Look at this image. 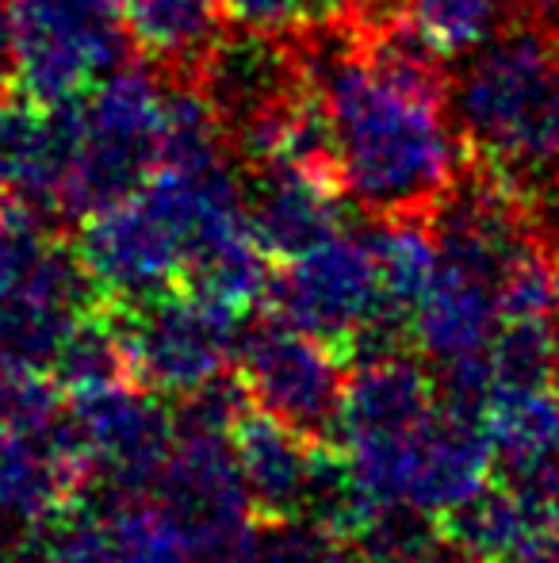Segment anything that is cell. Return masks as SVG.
<instances>
[{
    "mask_svg": "<svg viewBox=\"0 0 559 563\" xmlns=\"http://www.w3.org/2000/svg\"><path fill=\"white\" fill-rule=\"evenodd\" d=\"M337 46L311 54L349 200L388 216H437L468 165L448 108L445 58L406 12L334 23Z\"/></svg>",
    "mask_w": 559,
    "mask_h": 563,
    "instance_id": "cell-1",
    "label": "cell"
},
{
    "mask_svg": "<svg viewBox=\"0 0 559 563\" xmlns=\"http://www.w3.org/2000/svg\"><path fill=\"white\" fill-rule=\"evenodd\" d=\"M468 162L529 196L559 177V38L517 20L479 46L456 89Z\"/></svg>",
    "mask_w": 559,
    "mask_h": 563,
    "instance_id": "cell-2",
    "label": "cell"
},
{
    "mask_svg": "<svg viewBox=\"0 0 559 563\" xmlns=\"http://www.w3.org/2000/svg\"><path fill=\"white\" fill-rule=\"evenodd\" d=\"M165 77L120 66L77 100V150L58 196L62 219H89L138 196L161 169Z\"/></svg>",
    "mask_w": 559,
    "mask_h": 563,
    "instance_id": "cell-3",
    "label": "cell"
},
{
    "mask_svg": "<svg viewBox=\"0 0 559 563\" xmlns=\"http://www.w3.org/2000/svg\"><path fill=\"white\" fill-rule=\"evenodd\" d=\"M440 410L437 379L403 353L360 356L345 379L334 445L357 490L380 510H406V475L422 430Z\"/></svg>",
    "mask_w": 559,
    "mask_h": 563,
    "instance_id": "cell-4",
    "label": "cell"
},
{
    "mask_svg": "<svg viewBox=\"0 0 559 563\" xmlns=\"http://www.w3.org/2000/svg\"><path fill=\"white\" fill-rule=\"evenodd\" d=\"M127 46L123 0H15V89L43 108L85 100Z\"/></svg>",
    "mask_w": 559,
    "mask_h": 563,
    "instance_id": "cell-5",
    "label": "cell"
},
{
    "mask_svg": "<svg viewBox=\"0 0 559 563\" xmlns=\"http://www.w3.org/2000/svg\"><path fill=\"white\" fill-rule=\"evenodd\" d=\"M115 307V303H112ZM127 327L131 376L154 395H185L226 376L238 361L242 314L172 288L138 307H120Z\"/></svg>",
    "mask_w": 559,
    "mask_h": 563,
    "instance_id": "cell-6",
    "label": "cell"
},
{
    "mask_svg": "<svg viewBox=\"0 0 559 563\" xmlns=\"http://www.w3.org/2000/svg\"><path fill=\"white\" fill-rule=\"evenodd\" d=\"M238 379L254 407L311 441H334L345 395V353L329 341L272 319L242 330Z\"/></svg>",
    "mask_w": 559,
    "mask_h": 563,
    "instance_id": "cell-7",
    "label": "cell"
},
{
    "mask_svg": "<svg viewBox=\"0 0 559 563\" xmlns=\"http://www.w3.org/2000/svg\"><path fill=\"white\" fill-rule=\"evenodd\" d=\"M269 314L295 330L329 341L345 356H357L376 322V265L365 238L337 234L280 261L269 284Z\"/></svg>",
    "mask_w": 559,
    "mask_h": 563,
    "instance_id": "cell-8",
    "label": "cell"
},
{
    "mask_svg": "<svg viewBox=\"0 0 559 563\" xmlns=\"http://www.w3.org/2000/svg\"><path fill=\"white\" fill-rule=\"evenodd\" d=\"M154 498L177 518L208 563L231 560L261 521L226 433L177 430Z\"/></svg>",
    "mask_w": 559,
    "mask_h": 563,
    "instance_id": "cell-9",
    "label": "cell"
},
{
    "mask_svg": "<svg viewBox=\"0 0 559 563\" xmlns=\"http://www.w3.org/2000/svg\"><path fill=\"white\" fill-rule=\"evenodd\" d=\"M74 250L104 303L138 307L180 288V238L146 192L81 219Z\"/></svg>",
    "mask_w": 559,
    "mask_h": 563,
    "instance_id": "cell-10",
    "label": "cell"
},
{
    "mask_svg": "<svg viewBox=\"0 0 559 563\" xmlns=\"http://www.w3.org/2000/svg\"><path fill=\"white\" fill-rule=\"evenodd\" d=\"M69 402V418L97 464V483L112 495V503L154 495L177 441V422L157 395L138 384H115L74 395Z\"/></svg>",
    "mask_w": 559,
    "mask_h": 563,
    "instance_id": "cell-11",
    "label": "cell"
},
{
    "mask_svg": "<svg viewBox=\"0 0 559 563\" xmlns=\"http://www.w3.org/2000/svg\"><path fill=\"white\" fill-rule=\"evenodd\" d=\"M246 211L272 261H291L345 234L349 188L337 165H269L249 169Z\"/></svg>",
    "mask_w": 559,
    "mask_h": 563,
    "instance_id": "cell-12",
    "label": "cell"
},
{
    "mask_svg": "<svg viewBox=\"0 0 559 563\" xmlns=\"http://www.w3.org/2000/svg\"><path fill=\"white\" fill-rule=\"evenodd\" d=\"M77 150V104L43 108L20 89L0 97V192L58 216Z\"/></svg>",
    "mask_w": 559,
    "mask_h": 563,
    "instance_id": "cell-13",
    "label": "cell"
},
{
    "mask_svg": "<svg viewBox=\"0 0 559 563\" xmlns=\"http://www.w3.org/2000/svg\"><path fill=\"white\" fill-rule=\"evenodd\" d=\"M234 460L254 498L261 521H303L311 503L314 475H318L322 449L334 441H311L306 433L283 426L249 402L231 430Z\"/></svg>",
    "mask_w": 559,
    "mask_h": 563,
    "instance_id": "cell-14",
    "label": "cell"
},
{
    "mask_svg": "<svg viewBox=\"0 0 559 563\" xmlns=\"http://www.w3.org/2000/svg\"><path fill=\"white\" fill-rule=\"evenodd\" d=\"M494 472H499V456H494L479 418L456 415L440 402V410L414 445L403 503L406 510L433 526L456 506L471 503L479 490L491 487Z\"/></svg>",
    "mask_w": 559,
    "mask_h": 563,
    "instance_id": "cell-15",
    "label": "cell"
},
{
    "mask_svg": "<svg viewBox=\"0 0 559 563\" xmlns=\"http://www.w3.org/2000/svg\"><path fill=\"white\" fill-rule=\"evenodd\" d=\"M433 533L460 563H522L552 537L537 490L517 479H494L471 503L433 521Z\"/></svg>",
    "mask_w": 559,
    "mask_h": 563,
    "instance_id": "cell-16",
    "label": "cell"
},
{
    "mask_svg": "<svg viewBox=\"0 0 559 563\" xmlns=\"http://www.w3.org/2000/svg\"><path fill=\"white\" fill-rule=\"evenodd\" d=\"M499 330V280L440 253V268L411 319V345L429 361L483 353Z\"/></svg>",
    "mask_w": 559,
    "mask_h": 563,
    "instance_id": "cell-17",
    "label": "cell"
},
{
    "mask_svg": "<svg viewBox=\"0 0 559 563\" xmlns=\"http://www.w3.org/2000/svg\"><path fill=\"white\" fill-rule=\"evenodd\" d=\"M131 46L165 81L200 85L226 38L223 0H123Z\"/></svg>",
    "mask_w": 559,
    "mask_h": 563,
    "instance_id": "cell-18",
    "label": "cell"
},
{
    "mask_svg": "<svg viewBox=\"0 0 559 563\" xmlns=\"http://www.w3.org/2000/svg\"><path fill=\"white\" fill-rule=\"evenodd\" d=\"M510 479H533L559 464V395L540 387H499L479 415Z\"/></svg>",
    "mask_w": 559,
    "mask_h": 563,
    "instance_id": "cell-19",
    "label": "cell"
},
{
    "mask_svg": "<svg viewBox=\"0 0 559 563\" xmlns=\"http://www.w3.org/2000/svg\"><path fill=\"white\" fill-rule=\"evenodd\" d=\"M51 372L69 399L74 395L104 391V387L115 384H135V376H131L127 327H123L120 307L100 303L89 314H81V322L62 341Z\"/></svg>",
    "mask_w": 559,
    "mask_h": 563,
    "instance_id": "cell-20",
    "label": "cell"
},
{
    "mask_svg": "<svg viewBox=\"0 0 559 563\" xmlns=\"http://www.w3.org/2000/svg\"><path fill=\"white\" fill-rule=\"evenodd\" d=\"M403 12L440 58L476 54L522 20L514 0H403Z\"/></svg>",
    "mask_w": 559,
    "mask_h": 563,
    "instance_id": "cell-21",
    "label": "cell"
},
{
    "mask_svg": "<svg viewBox=\"0 0 559 563\" xmlns=\"http://www.w3.org/2000/svg\"><path fill=\"white\" fill-rule=\"evenodd\" d=\"M108 529L120 563H208L177 518L157 498L149 503V495L112 503Z\"/></svg>",
    "mask_w": 559,
    "mask_h": 563,
    "instance_id": "cell-22",
    "label": "cell"
},
{
    "mask_svg": "<svg viewBox=\"0 0 559 563\" xmlns=\"http://www.w3.org/2000/svg\"><path fill=\"white\" fill-rule=\"evenodd\" d=\"M20 556L23 563H120L108 514L85 510L81 498L62 510L51 526L23 533Z\"/></svg>",
    "mask_w": 559,
    "mask_h": 563,
    "instance_id": "cell-23",
    "label": "cell"
},
{
    "mask_svg": "<svg viewBox=\"0 0 559 563\" xmlns=\"http://www.w3.org/2000/svg\"><path fill=\"white\" fill-rule=\"evenodd\" d=\"M559 334L552 319H502L487 356L499 376V387H540L552 379Z\"/></svg>",
    "mask_w": 559,
    "mask_h": 563,
    "instance_id": "cell-24",
    "label": "cell"
},
{
    "mask_svg": "<svg viewBox=\"0 0 559 563\" xmlns=\"http://www.w3.org/2000/svg\"><path fill=\"white\" fill-rule=\"evenodd\" d=\"M66 391L51 368L0 356V430L46 433L62 418Z\"/></svg>",
    "mask_w": 559,
    "mask_h": 563,
    "instance_id": "cell-25",
    "label": "cell"
},
{
    "mask_svg": "<svg viewBox=\"0 0 559 563\" xmlns=\"http://www.w3.org/2000/svg\"><path fill=\"white\" fill-rule=\"evenodd\" d=\"M226 20L249 35L291 38L318 31L314 23V0H223Z\"/></svg>",
    "mask_w": 559,
    "mask_h": 563,
    "instance_id": "cell-26",
    "label": "cell"
},
{
    "mask_svg": "<svg viewBox=\"0 0 559 563\" xmlns=\"http://www.w3.org/2000/svg\"><path fill=\"white\" fill-rule=\"evenodd\" d=\"M533 227H537V238L548 245V253L559 261V177L548 180L545 188L533 192Z\"/></svg>",
    "mask_w": 559,
    "mask_h": 563,
    "instance_id": "cell-27",
    "label": "cell"
},
{
    "mask_svg": "<svg viewBox=\"0 0 559 563\" xmlns=\"http://www.w3.org/2000/svg\"><path fill=\"white\" fill-rule=\"evenodd\" d=\"M517 483H529L537 490L540 506H545V518H548V533L559 541V464L548 467L545 475H533V479H517Z\"/></svg>",
    "mask_w": 559,
    "mask_h": 563,
    "instance_id": "cell-28",
    "label": "cell"
},
{
    "mask_svg": "<svg viewBox=\"0 0 559 563\" xmlns=\"http://www.w3.org/2000/svg\"><path fill=\"white\" fill-rule=\"evenodd\" d=\"M514 4L525 23H533L545 35L559 38V0H514Z\"/></svg>",
    "mask_w": 559,
    "mask_h": 563,
    "instance_id": "cell-29",
    "label": "cell"
},
{
    "mask_svg": "<svg viewBox=\"0 0 559 563\" xmlns=\"http://www.w3.org/2000/svg\"><path fill=\"white\" fill-rule=\"evenodd\" d=\"M12 43H15V0H0V81L12 74Z\"/></svg>",
    "mask_w": 559,
    "mask_h": 563,
    "instance_id": "cell-30",
    "label": "cell"
},
{
    "mask_svg": "<svg viewBox=\"0 0 559 563\" xmlns=\"http://www.w3.org/2000/svg\"><path fill=\"white\" fill-rule=\"evenodd\" d=\"M376 563H460V560H456L440 541H429V544H422V549L399 552V556H383Z\"/></svg>",
    "mask_w": 559,
    "mask_h": 563,
    "instance_id": "cell-31",
    "label": "cell"
},
{
    "mask_svg": "<svg viewBox=\"0 0 559 563\" xmlns=\"http://www.w3.org/2000/svg\"><path fill=\"white\" fill-rule=\"evenodd\" d=\"M522 563H559V541H556V537H548V541L540 544V549L533 552L529 560H522Z\"/></svg>",
    "mask_w": 559,
    "mask_h": 563,
    "instance_id": "cell-32",
    "label": "cell"
},
{
    "mask_svg": "<svg viewBox=\"0 0 559 563\" xmlns=\"http://www.w3.org/2000/svg\"><path fill=\"white\" fill-rule=\"evenodd\" d=\"M0 563H23L20 544H0Z\"/></svg>",
    "mask_w": 559,
    "mask_h": 563,
    "instance_id": "cell-33",
    "label": "cell"
},
{
    "mask_svg": "<svg viewBox=\"0 0 559 563\" xmlns=\"http://www.w3.org/2000/svg\"><path fill=\"white\" fill-rule=\"evenodd\" d=\"M548 387L559 395V349H556V364H552V379H548Z\"/></svg>",
    "mask_w": 559,
    "mask_h": 563,
    "instance_id": "cell-34",
    "label": "cell"
},
{
    "mask_svg": "<svg viewBox=\"0 0 559 563\" xmlns=\"http://www.w3.org/2000/svg\"><path fill=\"white\" fill-rule=\"evenodd\" d=\"M556 319H559V265H556Z\"/></svg>",
    "mask_w": 559,
    "mask_h": 563,
    "instance_id": "cell-35",
    "label": "cell"
},
{
    "mask_svg": "<svg viewBox=\"0 0 559 563\" xmlns=\"http://www.w3.org/2000/svg\"><path fill=\"white\" fill-rule=\"evenodd\" d=\"M391 4H403V0H391Z\"/></svg>",
    "mask_w": 559,
    "mask_h": 563,
    "instance_id": "cell-36",
    "label": "cell"
}]
</instances>
